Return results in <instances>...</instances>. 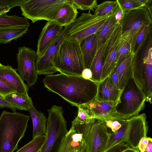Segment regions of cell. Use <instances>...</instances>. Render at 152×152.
<instances>
[{"mask_svg":"<svg viewBox=\"0 0 152 152\" xmlns=\"http://www.w3.org/2000/svg\"><path fill=\"white\" fill-rule=\"evenodd\" d=\"M43 82L48 90L78 108L93 101L97 95L98 83L82 77L60 73L46 75Z\"/></svg>","mask_w":152,"mask_h":152,"instance_id":"cell-1","label":"cell"},{"mask_svg":"<svg viewBox=\"0 0 152 152\" xmlns=\"http://www.w3.org/2000/svg\"><path fill=\"white\" fill-rule=\"evenodd\" d=\"M30 118L20 113L3 111L0 116V152H13L24 136Z\"/></svg>","mask_w":152,"mask_h":152,"instance_id":"cell-2","label":"cell"},{"mask_svg":"<svg viewBox=\"0 0 152 152\" xmlns=\"http://www.w3.org/2000/svg\"><path fill=\"white\" fill-rule=\"evenodd\" d=\"M54 63L61 73L82 77L85 67L80 42L75 39L66 38L59 47Z\"/></svg>","mask_w":152,"mask_h":152,"instance_id":"cell-3","label":"cell"},{"mask_svg":"<svg viewBox=\"0 0 152 152\" xmlns=\"http://www.w3.org/2000/svg\"><path fill=\"white\" fill-rule=\"evenodd\" d=\"M72 126L82 134L85 152H104L110 134L104 121L96 118L82 122L73 121Z\"/></svg>","mask_w":152,"mask_h":152,"instance_id":"cell-4","label":"cell"},{"mask_svg":"<svg viewBox=\"0 0 152 152\" xmlns=\"http://www.w3.org/2000/svg\"><path fill=\"white\" fill-rule=\"evenodd\" d=\"M48 111L46 138L39 152H60L68 131L67 122L61 107L53 105Z\"/></svg>","mask_w":152,"mask_h":152,"instance_id":"cell-5","label":"cell"},{"mask_svg":"<svg viewBox=\"0 0 152 152\" xmlns=\"http://www.w3.org/2000/svg\"><path fill=\"white\" fill-rule=\"evenodd\" d=\"M146 101L144 93L132 77L123 89L115 110L119 115L128 119L139 114L143 109Z\"/></svg>","mask_w":152,"mask_h":152,"instance_id":"cell-6","label":"cell"},{"mask_svg":"<svg viewBox=\"0 0 152 152\" xmlns=\"http://www.w3.org/2000/svg\"><path fill=\"white\" fill-rule=\"evenodd\" d=\"M67 0H23L22 15L34 23L38 20L55 22L57 13Z\"/></svg>","mask_w":152,"mask_h":152,"instance_id":"cell-7","label":"cell"},{"mask_svg":"<svg viewBox=\"0 0 152 152\" xmlns=\"http://www.w3.org/2000/svg\"><path fill=\"white\" fill-rule=\"evenodd\" d=\"M90 11L82 13L70 25L66 38L75 39L80 43L86 37L96 33L113 14L99 17L92 14Z\"/></svg>","mask_w":152,"mask_h":152,"instance_id":"cell-8","label":"cell"},{"mask_svg":"<svg viewBox=\"0 0 152 152\" xmlns=\"http://www.w3.org/2000/svg\"><path fill=\"white\" fill-rule=\"evenodd\" d=\"M17 55L18 68L16 69L23 80L31 87L36 83L38 78L35 67L37 58L36 51L23 46L18 48Z\"/></svg>","mask_w":152,"mask_h":152,"instance_id":"cell-9","label":"cell"},{"mask_svg":"<svg viewBox=\"0 0 152 152\" xmlns=\"http://www.w3.org/2000/svg\"><path fill=\"white\" fill-rule=\"evenodd\" d=\"M70 26L64 27L43 54L37 59L35 67L38 75H50L58 71L54 66V60L61 44L66 38V34Z\"/></svg>","mask_w":152,"mask_h":152,"instance_id":"cell-10","label":"cell"},{"mask_svg":"<svg viewBox=\"0 0 152 152\" xmlns=\"http://www.w3.org/2000/svg\"><path fill=\"white\" fill-rule=\"evenodd\" d=\"M114 103L99 101L96 99L79 107L86 113L89 118H96L104 121L113 119H125L116 112Z\"/></svg>","mask_w":152,"mask_h":152,"instance_id":"cell-11","label":"cell"},{"mask_svg":"<svg viewBox=\"0 0 152 152\" xmlns=\"http://www.w3.org/2000/svg\"><path fill=\"white\" fill-rule=\"evenodd\" d=\"M151 16L148 6L125 12L120 23L122 31L132 30L138 32L145 25L152 24Z\"/></svg>","mask_w":152,"mask_h":152,"instance_id":"cell-12","label":"cell"},{"mask_svg":"<svg viewBox=\"0 0 152 152\" xmlns=\"http://www.w3.org/2000/svg\"><path fill=\"white\" fill-rule=\"evenodd\" d=\"M122 31V27L120 24L107 40L100 82L109 76L117 66V42Z\"/></svg>","mask_w":152,"mask_h":152,"instance_id":"cell-13","label":"cell"},{"mask_svg":"<svg viewBox=\"0 0 152 152\" xmlns=\"http://www.w3.org/2000/svg\"><path fill=\"white\" fill-rule=\"evenodd\" d=\"M145 113L133 116L128 119V124L125 143L130 148L137 149L140 140L147 136L148 127Z\"/></svg>","mask_w":152,"mask_h":152,"instance_id":"cell-14","label":"cell"},{"mask_svg":"<svg viewBox=\"0 0 152 152\" xmlns=\"http://www.w3.org/2000/svg\"><path fill=\"white\" fill-rule=\"evenodd\" d=\"M62 27L55 22H47L40 32L38 40L36 51L37 58L42 56L60 34Z\"/></svg>","mask_w":152,"mask_h":152,"instance_id":"cell-15","label":"cell"},{"mask_svg":"<svg viewBox=\"0 0 152 152\" xmlns=\"http://www.w3.org/2000/svg\"><path fill=\"white\" fill-rule=\"evenodd\" d=\"M98 83L96 99L100 101L112 102L116 105L119 102L123 90H121L116 86L110 75Z\"/></svg>","mask_w":152,"mask_h":152,"instance_id":"cell-16","label":"cell"},{"mask_svg":"<svg viewBox=\"0 0 152 152\" xmlns=\"http://www.w3.org/2000/svg\"><path fill=\"white\" fill-rule=\"evenodd\" d=\"M16 69L9 65L0 67V80L14 86L16 92L28 94V88Z\"/></svg>","mask_w":152,"mask_h":152,"instance_id":"cell-17","label":"cell"},{"mask_svg":"<svg viewBox=\"0 0 152 152\" xmlns=\"http://www.w3.org/2000/svg\"><path fill=\"white\" fill-rule=\"evenodd\" d=\"M86 148L82 134L72 126L65 137L60 152H85Z\"/></svg>","mask_w":152,"mask_h":152,"instance_id":"cell-18","label":"cell"},{"mask_svg":"<svg viewBox=\"0 0 152 152\" xmlns=\"http://www.w3.org/2000/svg\"><path fill=\"white\" fill-rule=\"evenodd\" d=\"M137 33L132 30L122 31L117 42L116 60L117 64L123 58L134 53V45Z\"/></svg>","mask_w":152,"mask_h":152,"instance_id":"cell-19","label":"cell"},{"mask_svg":"<svg viewBox=\"0 0 152 152\" xmlns=\"http://www.w3.org/2000/svg\"><path fill=\"white\" fill-rule=\"evenodd\" d=\"M152 49L149 48L147 55L142 58L143 67L142 74V90L146 101H151L152 94Z\"/></svg>","mask_w":152,"mask_h":152,"instance_id":"cell-20","label":"cell"},{"mask_svg":"<svg viewBox=\"0 0 152 152\" xmlns=\"http://www.w3.org/2000/svg\"><path fill=\"white\" fill-rule=\"evenodd\" d=\"M137 55L132 53L122 58L117 64L116 69L121 90H123L132 77L133 63Z\"/></svg>","mask_w":152,"mask_h":152,"instance_id":"cell-21","label":"cell"},{"mask_svg":"<svg viewBox=\"0 0 152 152\" xmlns=\"http://www.w3.org/2000/svg\"><path fill=\"white\" fill-rule=\"evenodd\" d=\"M85 68L90 69L97 49L96 33L88 36L80 43Z\"/></svg>","mask_w":152,"mask_h":152,"instance_id":"cell-22","label":"cell"},{"mask_svg":"<svg viewBox=\"0 0 152 152\" xmlns=\"http://www.w3.org/2000/svg\"><path fill=\"white\" fill-rule=\"evenodd\" d=\"M78 13L74 5L67 0L57 13L55 22L62 27L69 25L76 19Z\"/></svg>","mask_w":152,"mask_h":152,"instance_id":"cell-23","label":"cell"},{"mask_svg":"<svg viewBox=\"0 0 152 152\" xmlns=\"http://www.w3.org/2000/svg\"><path fill=\"white\" fill-rule=\"evenodd\" d=\"M31 116L33 126L32 138L38 136H46L47 118L43 113L33 106L28 110Z\"/></svg>","mask_w":152,"mask_h":152,"instance_id":"cell-24","label":"cell"},{"mask_svg":"<svg viewBox=\"0 0 152 152\" xmlns=\"http://www.w3.org/2000/svg\"><path fill=\"white\" fill-rule=\"evenodd\" d=\"M28 27L16 26L0 28V43L7 44L20 38L26 33Z\"/></svg>","mask_w":152,"mask_h":152,"instance_id":"cell-25","label":"cell"},{"mask_svg":"<svg viewBox=\"0 0 152 152\" xmlns=\"http://www.w3.org/2000/svg\"><path fill=\"white\" fill-rule=\"evenodd\" d=\"M116 11L108 18L101 29L96 33L97 51L109 37L115 28L120 24L117 22L115 19V13Z\"/></svg>","mask_w":152,"mask_h":152,"instance_id":"cell-26","label":"cell"},{"mask_svg":"<svg viewBox=\"0 0 152 152\" xmlns=\"http://www.w3.org/2000/svg\"><path fill=\"white\" fill-rule=\"evenodd\" d=\"M107 40L97 51L90 69L92 73L91 80L99 83L100 82L103 64V56Z\"/></svg>","mask_w":152,"mask_h":152,"instance_id":"cell-27","label":"cell"},{"mask_svg":"<svg viewBox=\"0 0 152 152\" xmlns=\"http://www.w3.org/2000/svg\"><path fill=\"white\" fill-rule=\"evenodd\" d=\"M5 98L18 110L28 111L33 106L31 98L28 94L15 92L9 94Z\"/></svg>","mask_w":152,"mask_h":152,"instance_id":"cell-28","label":"cell"},{"mask_svg":"<svg viewBox=\"0 0 152 152\" xmlns=\"http://www.w3.org/2000/svg\"><path fill=\"white\" fill-rule=\"evenodd\" d=\"M30 25L28 19L16 15H9L6 14L0 15V28L16 26H26Z\"/></svg>","mask_w":152,"mask_h":152,"instance_id":"cell-29","label":"cell"},{"mask_svg":"<svg viewBox=\"0 0 152 152\" xmlns=\"http://www.w3.org/2000/svg\"><path fill=\"white\" fill-rule=\"evenodd\" d=\"M128 124L127 119L118 130L114 133H110V136L104 152L117 144L122 142H125L127 132Z\"/></svg>","mask_w":152,"mask_h":152,"instance_id":"cell-30","label":"cell"},{"mask_svg":"<svg viewBox=\"0 0 152 152\" xmlns=\"http://www.w3.org/2000/svg\"><path fill=\"white\" fill-rule=\"evenodd\" d=\"M152 24L144 26L137 33L134 42L133 53L136 55L144 44L151 33Z\"/></svg>","mask_w":152,"mask_h":152,"instance_id":"cell-31","label":"cell"},{"mask_svg":"<svg viewBox=\"0 0 152 152\" xmlns=\"http://www.w3.org/2000/svg\"><path fill=\"white\" fill-rule=\"evenodd\" d=\"M118 5V0L105 1L98 5L94 14L101 17L113 14L117 10Z\"/></svg>","mask_w":152,"mask_h":152,"instance_id":"cell-32","label":"cell"},{"mask_svg":"<svg viewBox=\"0 0 152 152\" xmlns=\"http://www.w3.org/2000/svg\"><path fill=\"white\" fill-rule=\"evenodd\" d=\"M46 136H38L25 145L16 152H39L46 139Z\"/></svg>","mask_w":152,"mask_h":152,"instance_id":"cell-33","label":"cell"},{"mask_svg":"<svg viewBox=\"0 0 152 152\" xmlns=\"http://www.w3.org/2000/svg\"><path fill=\"white\" fill-rule=\"evenodd\" d=\"M77 10L94 11L98 5L96 0H69Z\"/></svg>","mask_w":152,"mask_h":152,"instance_id":"cell-34","label":"cell"},{"mask_svg":"<svg viewBox=\"0 0 152 152\" xmlns=\"http://www.w3.org/2000/svg\"><path fill=\"white\" fill-rule=\"evenodd\" d=\"M118 1L124 12L144 7L139 0H118Z\"/></svg>","mask_w":152,"mask_h":152,"instance_id":"cell-35","label":"cell"},{"mask_svg":"<svg viewBox=\"0 0 152 152\" xmlns=\"http://www.w3.org/2000/svg\"><path fill=\"white\" fill-rule=\"evenodd\" d=\"M127 119H113L105 121L107 128H109L112 133H114L118 130Z\"/></svg>","mask_w":152,"mask_h":152,"instance_id":"cell-36","label":"cell"},{"mask_svg":"<svg viewBox=\"0 0 152 152\" xmlns=\"http://www.w3.org/2000/svg\"><path fill=\"white\" fill-rule=\"evenodd\" d=\"M16 92L15 88L13 86L0 80V95L4 97L11 94Z\"/></svg>","mask_w":152,"mask_h":152,"instance_id":"cell-37","label":"cell"},{"mask_svg":"<svg viewBox=\"0 0 152 152\" xmlns=\"http://www.w3.org/2000/svg\"><path fill=\"white\" fill-rule=\"evenodd\" d=\"M130 148L126 143L122 142L115 145L105 152H122Z\"/></svg>","mask_w":152,"mask_h":152,"instance_id":"cell-38","label":"cell"},{"mask_svg":"<svg viewBox=\"0 0 152 152\" xmlns=\"http://www.w3.org/2000/svg\"><path fill=\"white\" fill-rule=\"evenodd\" d=\"M23 0H0V6H8L11 8L17 6L20 7Z\"/></svg>","mask_w":152,"mask_h":152,"instance_id":"cell-39","label":"cell"},{"mask_svg":"<svg viewBox=\"0 0 152 152\" xmlns=\"http://www.w3.org/2000/svg\"><path fill=\"white\" fill-rule=\"evenodd\" d=\"M0 107L7 108L11 109L14 112H16L17 108L11 103L8 101L5 98L0 95Z\"/></svg>","mask_w":152,"mask_h":152,"instance_id":"cell-40","label":"cell"},{"mask_svg":"<svg viewBox=\"0 0 152 152\" xmlns=\"http://www.w3.org/2000/svg\"><path fill=\"white\" fill-rule=\"evenodd\" d=\"M151 138L147 136L142 138L139 142L137 150L139 152H144Z\"/></svg>","mask_w":152,"mask_h":152,"instance_id":"cell-41","label":"cell"},{"mask_svg":"<svg viewBox=\"0 0 152 152\" xmlns=\"http://www.w3.org/2000/svg\"><path fill=\"white\" fill-rule=\"evenodd\" d=\"M124 13L125 12L124 11L118 3V7L115 13V19L118 23L120 24L122 20L124 17Z\"/></svg>","mask_w":152,"mask_h":152,"instance_id":"cell-42","label":"cell"},{"mask_svg":"<svg viewBox=\"0 0 152 152\" xmlns=\"http://www.w3.org/2000/svg\"><path fill=\"white\" fill-rule=\"evenodd\" d=\"M116 67L109 75L114 84L120 89L118 77Z\"/></svg>","mask_w":152,"mask_h":152,"instance_id":"cell-43","label":"cell"},{"mask_svg":"<svg viewBox=\"0 0 152 152\" xmlns=\"http://www.w3.org/2000/svg\"><path fill=\"white\" fill-rule=\"evenodd\" d=\"M92 76V72L90 69L85 68L82 72V77L85 79H91Z\"/></svg>","mask_w":152,"mask_h":152,"instance_id":"cell-44","label":"cell"},{"mask_svg":"<svg viewBox=\"0 0 152 152\" xmlns=\"http://www.w3.org/2000/svg\"><path fill=\"white\" fill-rule=\"evenodd\" d=\"M11 9V8L8 6H0V15L6 14Z\"/></svg>","mask_w":152,"mask_h":152,"instance_id":"cell-45","label":"cell"},{"mask_svg":"<svg viewBox=\"0 0 152 152\" xmlns=\"http://www.w3.org/2000/svg\"><path fill=\"white\" fill-rule=\"evenodd\" d=\"M144 152H152V139L150 140L148 143Z\"/></svg>","mask_w":152,"mask_h":152,"instance_id":"cell-46","label":"cell"},{"mask_svg":"<svg viewBox=\"0 0 152 152\" xmlns=\"http://www.w3.org/2000/svg\"><path fill=\"white\" fill-rule=\"evenodd\" d=\"M122 152H139L137 149L130 148Z\"/></svg>","mask_w":152,"mask_h":152,"instance_id":"cell-47","label":"cell"},{"mask_svg":"<svg viewBox=\"0 0 152 152\" xmlns=\"http://www.w3.org/2000/svg\"><path fill=\"white\" fill-rule=\"evenodd\" d=\"M2 65V64H1V63L0 62V67Z\"/></svg>","mask_w":152,"mask_h":152,"instance_id":"cell-48","label":"cell"}]
</instances>
